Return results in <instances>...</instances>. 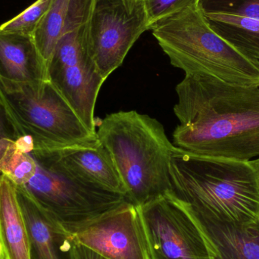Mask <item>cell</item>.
Returning a JSON list of instances; mask_svg holds the SVG:
<instances>
[{
  "mask_svg": "<svg viewBox=\"0 0 259 259\" xmlns=\"http://www.w3.org/2000/svg\"><path fill=\"white\" fill-rule=\"evenodd\" d=\"M148 30L143 0H95L88 23V48L105 80L122 65L131 47Z\"/></svg>",
  "mask_w": 259,
  "mask_h": 259,
  "instance_id": "cell-7",
  "label": "cell"
},
{
  "mask_svg": "<svg viewBox=\"0 0 259 259\" xmlns=\"http://www.w3.org/2000/svg\"><path fill=\"white\" fill-rule=\"evenodd\" d=\"M31 140L18 142L0 139V175H4L16 186H25L34 176L36 163L30 152Z\"/></svg>",
  "mask_w": 259,
  "mask_h": 259,
  "instance_id": "cell-18",
  "label": "cell"
},
{
  "mask_svg": "<svg viewBox=\"0 0 259 259\" xmlns=\"http://www.w3.org/2000/svg\"><path fill=\"white\" fill-rule=\"evenodd\" d=\"M97 129L131 204L140 207L171 194L170 163L175 146L158 120L136 111L118 112L100 120Z\"/></svg>",
  "mask_w": 259,
  "mask_h": 259,
  "instance_id": "cell-3",
  "label": "cell"
},
{
  "mask_svg": "<svg viewBox=\"0 0 259 259\" xmlns=\"http://www.w3.org/2000/svg\"><path fill=\"white\" fill-rule=\"evenodd\" d=\"M180 124L173 145L200 156L250 161L259 156V88L205 74L185 75L176 87Z\"/></svg>",
  "mask_w": 259,
  "mask_h": 259,
  "instance_id": "cell-1",
  "label": "cell"
},
{
  "mask_svg": "<svg viewBox=\"0 0 259 259\" xmlns=\"http://www.w3.org/2000/svg\"><path fill=\"white\" fill-rule=\"evenodd\" d=\"M202 15L211 29L219 36L248 59L259 62L258 20L231 14L202 13Z\"/></svg>",
  "mask_w": 259,
  "mask_h": 259,
  "instance_id": "cell-17",
  "label": "cell"
},
{
  "mask_svg": "<svg viewBox=\"0 0 259 259\" xmlns=\"http://www.w3.org/2000/svg\"><path fill=\"white\" fill-rule=\"evenodd\" d=\"M48 80V67L32 35L0 30V80L33 84Z\"/></svg>",
  "mask_w": 259,
  "mask_h": 259,
  "instance_id": "cell-14",
  "label": "cell"
},
{
  "mask_svg": "<svg viewBox=\"0 0 259 259\" xmlns=\"http://www.w3.org/2000/svg\"><path fill=\"white\" fill-rule=\"evenodd\" d=\"M0 95L33 149H59L99 141L50 80L39 83L0 80ZM31 150V151H32Z\"/></svg>",
  "mask_w": 259,
  "mask_h": 259,
  "instance_id": "cell-5",
  "label": "cell"
},
{
  "mask_svg": "<svg viewBox=\"0 0 259 259\" xmlns=\"http://www.w3.org/2000/svg\"><path fill=\"white\" fill-rule=\"evenodd\" d=\"M152 34L170 64L188 74H205L231 84L259 88V62L219 36L199 5L157 21Z\"/></svg>",
  "mask_w": 259,
  "mask_h": 259,
  "instance_id": "cell-4",
  "label": "cell"
},
{
  "mask_svg": "<svg viewBox=\"0 0 259 259\" xmlns=\"http://www.w3.org/2000/svg\"><path fill=\"white\" fill-rule=\"evenodd\" d=\"M170 194L189 212L222 222H259L256 160L200 156L174 148Z\"/></svg>",
  "mask_w": 259,
  "mask_h": 259,
  "instance_id": "cell-2",
  "label": "cell"
},
{
  "mask_svg": "<svg viewBox=\"0 0 259 259\" xmlns=\"http://www.w3.org/2000/svg\"><path fill=\"white\" fill-rule=\"evenodd\" d=\"M202 13H225L259 21V0H200Z\"/></svg>",
  "mask_w": 259,
  "mask_h": 259,
  "instance_id": "cell-20",
  "label": "cell"
},
{
  "mask_svg": "<svg viewBox=\"0 0 259 259\" xmlns=\"http://www.w3.org/2000/svg\"><path fill=\"white\" fill-rule=\"evenodd\" d=\"M30 154L35 161L69 179L92 188L127 197L125 188L112 157L100 140L83 146L33 149Z\"/></svg>",
  "mask_w": 259,
  "mask_h": 259,
  "instance_id": "cell-11",
  "label": "cell"
},
{
  "mask_svg": "<svg viewBox=\"0 0 259 259\" xmlns=\"http://www.w3.org/2000/svg\"><path fill=\"white\" fill-rule=\"evenodd\" d=\"M137 208L151 259H211L199 227L173 196L167 194Z\"/></svg>",
  "mask_w": 259,
  "mask_h": 259,
  "instance_id": "cell-9",
  "label": "cell"
},
{
  "mask_svg": "<svg viewBox=\"0 0 259 259\" xmlns=\"http://www.w3.org/2000/svg\"><path fill=\"white\" fill-rule=\"evenodd\" d=\"M35 161L36 173L26 188L39 206L71 234L129 202L124 195L88 187Z\"/></svg>",
  "mask_w": 259,
  "mask_h": 259,
  "instance_id": "cell-6",
  "label": "cell"
},
{
  "mask_svg": "<svg viewBox=\"0 0 259 259\" xmlns=\"http://www.w3.org/2000/svg\"><path fill=\"white\" fill-rule=\"evenodd\" d=\"M256 164H257V167H258V180H259V158H258V159H256Z\"/></svg>",
  "mask_w": 259,
  "mask_h": 259,
  "instance_id": "cell-25",
  "label": "cell"
},
{
  "mask_svg": "<svg viewBox=\"0 0 259 259\" xmlns=\"http://www.w3.org/2000/svg\"><path fill=\"white\" fill-rule=\"evenodd\" d=\"M77 243L108 259H151L138 208L126 202L73 234Z\"/></svg>",
  "mask_w": 259,
  "mask_h": 259,
  "instance_id": "cell-10",
  "label": "cell"
},
{
  "mask_svg": "<svg viewBox=\"0 0 259 259\" xmlns=\"http://www.w3.org/2000/svg\"><path fill=\"white\" fill-rule=\"evenodd\" d=\"M76 251H77L78 259H108L87 246L80 244L77 241H76Z\"/></svg>",
  "mask_w": 259,
  "mask_h": 259,
  "instance_id": "cell-23",
  "label": "cell"
},
{
  "mask_svg": "<svg viewBox=\"0 0 259 259\" xmlns=\"http://www.w3.org/2000/svg\"><path fill=\"white\" fill-rule=\"evenodd\" d=\"M16 191L28 232L30 259H78L73 234L39 206L25 186H16Z\"/></svg>",
  "mask_w": 259,
  "mask_h": 259,
  "instance_id": "cell-12",
  "label": "cell"
},
{
  "mask_svg": "<svg viewBox=\"0 0 259 259\" xmlns=\"http://www.w3.org/2000/svg\"><path fill=\"white\" fill-rule=\"evenodd\" d=\"M3 138L18 142L26 141L30 139L26 137L18 127L0 95V139Z\"/></svg>",
  "mask_w": 259,
  "mask_h": 259,
  "instance_id": "cell-22",
  "label": "cell"
},
{
  "mask_svg": "<svg viewBox=\"0 0 259 259\" xmlns=\"http://www.w3.org/2000/svg\"><path fill=\"white\" fill-rule=\"evenodd\" d=\"M200 0H143L149 27L157 21L199 5Z\"/></svg>",
  "mask_w": 259,
  "mask_h": 259,
  "instance_id": "cell-21",
  "label": "cell"
},
{
  "mask_svg": "<svg viewBox=\"0 0 259 259\" xmlns=\"http://www.w3.org/2000/svg\"><path fill=\"white\" fill-rule=\"evenodd\" d=\"M3 245H2L1 242H0V258H1L2 255H3Z\"/></svg>",
  "mask_w": 259,
  "mask_h": 259,
  "instance_id": "cell-24",
  "label": "cell"
},
{
  "mask_svg": "<svg viewBox=\"0 0 259 259\" xmlns=\"http://www.w3.org/2000/svg\"><path fill=\"white\" fill-rule=\"evenodd\" d=\"M0 259H30L28 232L17 197L16 185L0 175Z\"/></svg>",
  "mask_w": 259,
  "mask_h": 259,
  "instance_id": "cell-16",
  "label": "cell"
},
{
  "mask_svg": "<svg viewBox=\"0 0 259 259\" xmlns=\"http://www.w3.org/2000/svg\"><path fill=\"white\" fill-rule=\"evenodd\" d=\"M53 0H36L21 14L0 25V30L5 32L32 35L38 24L50 9Z\"/></svg>",
  "mask_w": 259,
  "mask_h": 259,
  "instance_id": "cell-19",
  "label": "cell"
},
{
  "mask_svg": "<svg viewBox=\"0 0 259 259\" xmlns=\"http://www.w3.org/2000/svg\"><path fill=\"white\" fill-rule=\"evenodd\" d=\"M95 0H53L32 34L48 67L56 44L65 33L88 24Z\"/></svg>",
  "mask_w": 259,
  "mask_h": 259,
  "instance_id": "cell-15",
  "label": "cell"
},
{
  "mask_svg": "<svg viewBox=\"0 0 259 259\" xmlns=\"http://www.w3.org/2000/svg\"><path fill=\"white\" fill-rule=\"evenodd\" d=\"M48 76L82 122L97 133L96 103L106 80L88 52V24L59 39L48 64Z\"/></svg>",
  "mask_w": 259,
  "mask_h": 259,
  "instance_id": "cell-8",
  "label": "cell"
},
{
  "mask_svg": "<svg viewBox=\"0 0 259 259\" xmlns=\"http://www.w3.org/2000/svg\"><path fill=\"white\" fill-rule=\"evenodd\" d=\"M187 212L203 234L211 259H259V222L230 223Z\"/></svg>",
  "mask_w": 259,
  "mask_h": 259,
  "instance_id": "cell-13",
  "label": "cell"
}]
</instances>
